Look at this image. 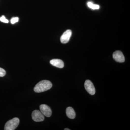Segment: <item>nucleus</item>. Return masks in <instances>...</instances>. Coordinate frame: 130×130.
<instances>
[{
	"label": "nucleus",
	"instance_id": "nucleus-1",
	"mask_svg": "<svg viewBox=\"0 0 130 130\" xmlns=\"http://www.w3.org/2000/svg\"><path fill=\"white\" fill-rule=\"evenodd\" d=\"M52 84L48 80H44L38 83L34 88L36 93H40L50 89L52 87Z\"/></svg>",
	"mask_w": 130,
	"mask_h": 130
},
{
	"label": "nucleus",
	"instance_id": "nucleus-13",
	"mask_svg": "<svg viewBox=\"0 0 130 130\" xmlns=\"http://www.w3.org/2000/svg\"><path fill=\"white\" fill-rule=\"evenodd\" d=\"M6 74V72L5 70L0 67V77H4Z\"/></svg>",
	"mask_w": 130,
	"mask_h": 130
},
{
	"label": "nucleus",
	"instance_id": "nucleus-14",
	"mask_svg": "<svg viewBox=\"0 0 130 130\" xmlns=\"http://www.w3.org/2000/svg\"><path fill=\"white\" fill-rule=\"evenodd\" d=\"M65 130H70V129H68V128H66V129H64Z\"/></svg>",
	"mask_w": 130,
	"mask_h": 130
},
{
	"label": "nucleus",
	"instance_id": "nucleus-3",
	"mask_svg": "<svg viewBox=\"0 0 130 130\" xmlns=\"http://www.w3.org/2000/svg\"><path fill=\"white\" fill-rule=\"evenodd\" d=\"M85 88L87 92L91 95H94L95 93V89L92 82L89 80L85 81L84 84Z\"/></svg>",
	"mask_w": 130,
	"mask_h": 130
},
{
	"label": "nucleus",
	"instance_id": "nucleus-11",
	"mask_svg": "<svg viewBox=\"0 0 130 130\" xmlns=\"http://www.w3.org/2000/svg\"><path fill=\"white\" fill-rule=\"evenodd\" d=\"M0 21L3 22V23H8L9 22V21L6 19V17L4 16H2L0 17Z\"/></svg>",
	"mask_w": 130,
	"mask_h": 130
},
{
	"label": "nucleus",
	"instance_id": "nucleus-8",
	"mask_svg": "<svg viewBox=\"0 0 130 130\" xmlns=\"http://www.w3.org/2000/svg\"><path fill=\"white\" fill-rule=\"evenodd\" d=\"M50 63L54 66L59 68H63L64 66V64L63 61L59 59H53L51 60H50Z\"/></svg>",
	"mask_w": 130,
	"mask_h": 130
},
{
	"label": "nucleus",
	"instance_id": "nucleus-7",
	"mask_svg": "<svg viewBox=\"0 0 130 130\" xmlns=\"http://www.w3.org/2000/svg\"><path fill=\"white\" fill-rule=\"evenodd\" d=\"M72 31L70 30H67L61 36L60 38V41L62 43H67L69 42L70 38L71 36Z\"/></svg>",
	"mask_w": 130,
	"mask_h": 130
},
{
	"label": "nucleus",
	"instance_id": "nucleus-6",
	"mask_svg": "<svg viewBox=\"0 0 130 130\" xmlns=\"http://www.w3.org/2000/svg\"><path fill=\"white\" fill-rule=\"evenodd\" d=\"M40 111L43 115L47 117H49L52 114V111L51 108L48 106L46 105H40Z\"/></svg>",
	"mask_w": 130,
	"mask_h": 130
},
{
	"label": "nucleus",
	"instance_id": "nucleus-12",
	"mask_svg": "<svg viewBox=\"0 0 130 130\" xmlns=\"http://www.w3.org/2000/svg\"><path fill=\"white\" fill-rule=\"evenodd\" d=\"M19 18L18 17H13L11 20V23L12 24H14L19 21Z\"/></svg>",
	"mask_w": 130,
	"mask_h": 130
},
{
	"label": "nucleus",
	"instance_id": "nucleus-9",
	"mask_svg": "<svg viewBox=\"0 0 130 130\" xmlns=\"http://www.w3.org/2000/svg\"><path fill=\"white\" fill-rule=\"evenodd\" d=\"M67 116L69 118L74 119L76 117V113L74 109L71 107H68L66 110Z\"/></svg>",
	"mask_w": 130,
	"mask_h": 130
},
{
	"label": "nucleus",
	"instance_id": "nucleus-10",
	"mask_svg": "<svg viewBox=\"0 0 130 130\" xmlns=\"http://www.w3.org/2000/svg\"><path fill=\"white\" fill-rule=\"evenodd\" d=\"M87 5L89 7L93 9H98L100 8V7L99 5L94 4L91 2H88Z\"/></svg>",
	"mask_w": 130,
	"mask_h": 130
},
{
	"label": "nucleus",
	"instance_id": "nucleus-2",
	"mask_svg": "<svg viewBox=\"0 0 130 130\" xmlns=\"http://www.w3.org/2000/svg\"><path fill=\"white\" fill-rule=\"evenodd\" d=\"M18 118H14L8 121L5 126V130H14L17 128L19 124Z\"/></svg>",
	"mask_w": 130,
	"mask_h": 130
},
{
	"label": "nucleus",
	"instance_id": "nucleus-4",
	"mask_svg": "<svg viewBox=\"0 0 130 130\" xmlns=\"http://www.w3.org/2000/svg\"><path fill=\"white\" fill-rule=\"evenodd\" d=\"M32 119L36 122H41L44 120V115L37 110L33 111L32 113Z\"/></svg>",
	"mask_w": 130,
	"mask_h": 130
},
{
	"label": "nucleus",
	"instance_id": "nucleus-5",
	"mask_svg": "<svg viewBox=\"0 0 130 130\" xmlns=\"http://www.w3.org/2000/svg\"><path fill=\"white\" fill-rule=\"evenodd\" d=\"M113 57L115 60L119 63H123L125 60L124 56L121 51H115L113 55Z\"/></svg>",
	"mask_w": 130,
	"mask_h": 130
}]
</instances>
